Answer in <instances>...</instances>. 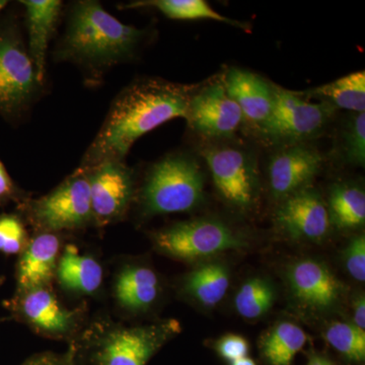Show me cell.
I'll return each instance as SVG.
<instances>
[{
	"label": "cell",
	"mask_w": 365,
	"mask_h": 365,
	"mask_svg": "<svg viewBox=\"0 0 365 365\" xmlns=\"http://www.w3.org/2000/svg\"><path fill=\"white\" fill-rule=\"evenodd\" d=\"M192 86L158 78H141L113 101L104 123L86 150L81 168L107 160H124L140 137L176 118L188 116Z\"/></svg>",
	"instance_id": "obj_1"
},
{
	"label": "cell",
	"mask_w": 365,
	"mask_h": 365,
	"mask_svg": "<svg viewBox=\"0 0 365 365\" xmlns=\"http://www.w3.org/2000/svg\"><path fill=\"white\" fill-rule=\"evenodd\" d=\"M145 37V31L121 23L100 2L81 0L72 4L54 58L71 62L91 83H100L113 67L131 61Z\"/></svg>",
	"instance_id": "obj_2"
},
{
	"label": "cell",
	"mask_w": 365,
	"mask_h": 365,
	"mask_svg": "<svg viewBox=\"0 0 365 365\" xmlns=\"http://www.w3.org/2000/svg\"><path fill=\"white\" fill-rule=\"evenodd\" d=\"M181 331L174 319L140 326L98 319L81 330L69 349L76 365H146Z\"/></svg>",
	"instance_id": "obj_3"
},
{
	"label": "cell",
	"mask_w": 365,
	"mask_h": 365,
	"mask_svg": "<svg viewBox=\"0 0 365 365\" xmlns=\"http://www.w3.org/2000/svg\"><path fill=\"white\" fill-rule=\"evenodd\" d=\"M204 199V174L195 158L170 153L148 170L141 189L143 215L155 216L188 212Z\"/></svg>",
	"instance_id": "obj_4"
},
{
	"label": "cell",
	"mask_w": 365,
	"mask_h": 365,
	"mask_svg": "<svg viewBox=\"0 0 365 365\" xmlns=\"http://www.w3.org/2000/svg\"><path fill=\"white\" fill-rule=\"evenodd\" d=\"M1 14L0 116L9 123L16 124L39 98L43 83L37 78L18 21L9 14L1 16Z\"/></svg>",
	"instance_id": "obj_5"
},
{
	"label": "cell",
	"mask_w": 365,
	"mask_h": 365,
	"mask_svg": "<svg viewBox=\"0 0 365 365\" xmlns=\"http://www.w3.org/2000/svg\"><path fill=\"white\" fill-rule=\"evenodd\" d=\"M20 209L39 232L60 234L93 225L88 172L79 167L46 195L26 198Z\"/></svg>",
	"instance_id": "obj_6"
},
{
	"label": "cell",
	"mask_w": 365,
	"mask_h": 365,
	"mask_svg": "<svg viewBox=\"0 0 365 365\" xmlns=\"http://www.w3.org/2000/svg\"><path fill=\"white\" fill-rule=\"evenodd\" d=\"M155 248L180 261H200L246 247V240L225 222L194 220L174 223L153 232Z\"/></svg>",
	"instance_id": "obj_7"
},
{
	"label": "cell",
	"mask_w": 365,
	"mask_h": 365,
	"mask_svg": "<svg viewBox=\"0 0 365 365\" xmlns=\"http://www.w3.org/2000/svg\"><path fill=\"white\" fill-rule=\"evenodd\" d=\"M4 304L11 319L48 339L71 343L83 329L86 309H68L60 302L51 287L16 292Z\"/></svg>",
	"instance_id": "obj_8"
},
{
	"label": "cell",
	"mask_w": 365,
	"mask_h": 365,
	"mask_svg": "<svg viewBox=\"0 0 365 365\" xmlns=\"http://www.w3.org/2000/svg\"><path fill=\"white\" fill-rule=\"evenodd\" d=\"M203 157L218 193L225 202L242 210L254 205L258 197V174L253 158L232 146L206 148Z\"/></svg>",
	"instance_id": "obj_9"
},
{
	"label": "cell",
	"mask_w": 365,
	"mask_h": 365,
	"mask_svg": "<svg viewBox=\"0 0 365 365\" xmlns=\"http://www.w3.org/2000/svg\"><path fill=\"white\" fill-rule=\"evenodd\" d=\"M86 170L90 182L93 225L102 227L121 220L135 194L133 170L124 160H107Z\"/></svg>",
	"instance_id": "obj_10"
},
{
	"label": "cell",
	"mask_w": 365,
	"mask_h": 365,
	"mask_svg": "<svg viewBox=\"0 0 365 365\" xmlns=\"http://www.w3.org/2000/svg\"><path fill=\"white\" fill-rule=\"evenodd\" d=\"M334 110L326 101L307 102L292 91L274 86L272 112L261 129L271 138L302 140L321 131Z\"/></svg>",
	"instance_id": "obj_11"
},
{
	"label": "cell",
	"mask_w": 365,
	"mask_h": 365,
	"mask_svg": "<svg viewBox=\"0 0 365 365\" xmlns=\"http://www.w3.org/2000/svg\"><path fill=\"white\" fill-rule=\"evenodd\" d=\"M187 120L198 133L217 138L232 136L244 116L223 83L216 81L193 93Z\"/></svg>",
	"instance_id": "obj_12"
},
{
	"label": "cell",
	"mask_w": 365,
	"mask_h": 365,
	"mask_svg": "<svg viewBox=\"0 0 365 365\" xmlns=\"http://www.w3.org/2000/svg\"><path fill=\"white\" fill-rule=\"evenodd\" d=\"M295 299L313 311H328L342 299L345 287L325 264L314 259L294 262L287 272Z\"/></svg>",
	"instance_id": "obj_13"
},
{
	"label": "cell",
	"mask_w": 365,
	"mask_h": 365,
	"mask_svg": "<svg viewBox=\"0 0 365 365\" xmlns=\"http://www.w3.org/2000/svg\"><path fill=\"white\" fill-rule=\"evenodd\" d=\"M276 223L289 237L319 242L328 235L331 220L328 206L312 189H304L282 200Z\"/></svg>",
	"instance_id": "obj_14"
},
{
	"label": "cell",
	"mask_w": 365,
	"mask_h": 365,
	"mask_svg": "<svg viewBox=\"0 0 365 365\" xmlns=\"http://www.w3.org/2000/svg\"><path fill=\"white\" fill-rule=\"evenodd\" d=\"M323 158L311 146L297 144L279 151L268 168L269 186L276 199L287 197L306 189L321 170Z\"/></svg>",
	"instance_id": "obj_15"
},
{
	"label": "cell",
	"mask_w": 365,
	"mask_h": 365,
	"mask_svg": "<svg viewBox=\"0 0 365 365\" xmlns=\"http://www.w3.org/2000/svg\"><path fill=\"white\" fill-rule=\"evenodd\" d=\"M61 251L59 234L39 232L30 239L16 263V292L51 287Z\"/></svg>",
	"instance_id": "obj_16"
},
{
	"label": "cell",
	"mask_w": 365,
	"mask_h": 365,
	"mask_svg": "<svg viewBox=\"0 0 365 365\" xmlns=\"http://www.w3.org/2000/svg\"><path fill=\"white\" fill-rule=\"evenodd\" d=\"M162 287L157 272L141 264H128L118 271L113 282L117 306L130 314L150 312L157 304Z\"/></svg>",
	"instance_id": "obj_17"
},
{
	"label": "cell",
	"mask_w": 365,
	"mask_h": 365,
	"mask_svg": "<svg viewBox=\"0 0 365 365\" xmlns=\"http://www.w3.org/2000/svg\"><path fill=\"white\" fill-rule=\"evenodd\" d=\"M20 4L25 9L29 55L38 79L44 83L48 47L58 25L63 4L58 0H23Z\"/></svg>",
	"instance_id": "obj_18"
},
{
	"label": "cell",
	"mask_w": 365,
	"mask_h": 365,
	"mask_svg": "<svg viewBox=\"0 0 365 365\" xmlns=\"http://www.w3.org/2000/svg\"><path fill=\"white\" fill-rule=\"evenodd\" d=\"M222 83L239 106L244 119L260 127L266 123L273 109V86L253 72L240 68H230Z\"/></svg>",
	"instance_id": "obj_19"
},
{
	"label": "cell",
	"mask_w": 365,
	"mask_h": 365,
	"mask_svg": "<svg viewBox=\"0 0 365 365\" xmlns=\"http://www.w3.org/2000/svg\"><path fill=\"white\" fill-rule=\"evenodd\" d=\"M54 281L67 294L88 297L100 292L104 270L95 257L81 253L76 245L68 244L62 248Z\"/></svg>",
	"instance_id": "obj_20"
},
{
	"label": "cell",
	"mask_w": 365,
	"mask_h": 365,
	"mask_svg": "<svg viewBox=\"0 0 365 365\" xmlns=\"http://www.w3.org/2000/svg\"><path fill=\"white\" fill-rule=\"evenodd\" d=\"M230 282V272L225 264L208 262L186 276L182 289L201 306L215 307L225 299Z\"/></svg>",
	"instance_id": "obj_21"
},
{
	"label": "cell",
	"mask_w": 365,
	"mask_h": 365,
	"mask_svg": "<svg viewBox=\"0 0 365 365\" xmlns=\"http://www.w3.org/2000/svg\"><path fill=\"white\" fill-rule=\"evenodd\" d=\"M307 340V334L299 326L290 322L278 323L262 337V356L270 365H292Z\"/></svg>",
	"instance_id": "obj_22"
},
{
	"label": "cell",
	"mask_w": 365,
	"mask_h": 365,
	"mask_svg": "<svg viewBox=\"0 0 365 365\" xmlns=\"http://www.w3.org/2000/svg\"><path fill=\"white\" fill-rule=\"evenodd\" d=\"M151 7L158 9L163 16L177 21L212 20L247 28L244 24L228 19L215 11L204 0H138L120 6L121 9H143Z\"/></svg>",
	"instance_id": "obj_23"
},
{
	"label": "cell",
	"mask_w": 365,
	"mask_h": 365,
	"mask_svg": "<svg viewBox=\"0 0 365 365\" xmlns=\"http://www.w3.org/2000/svg\"><path fill=\"white\" fill-rule=\"evenodd\" d=\"M331 223L341 230L362 227L365 222V193L352 184L334 187L329 199Z\"/></svg>",
	"instance_id": "obj_24"
},
{
	"label": "cell",
	"mask_w": 365,
	"mask_h": 365,
	"mask_svg": "<svg viewBox=\"0 0 365 365\" xmlns=\"http://www.w3.org/2000/svg\"><path fill=\"white\" fill-rule=\"evenodd\" d=\"M314 95L325 98L334 107L357 113H365V72L357 71L319 86Z\"/></svg>",
	"instance_id": "obj_25"
},
{
	"label": "cell",
	"mask_w": 365,
	"mask_h": 365,
	"mask_svg": "<svg viewBox=\"0 0 365 365\" xmlns=\"http://www.w3.org/2000/svg\"><path fill=\"white\" fill-rule=\"evenodd\" d=\"M275 300L272 284L264 278H253L245 282L235 297L237 314L247 319L261 318L270 311Z\"/></svg>",
	"instance_id": "obj_26"
},
{
	"label": "cell",
	"mask_w": 365,
	"mask_h": 365,
	"mask_svg": "<svg viewBox=\"0 0 365 365\" xmlns=\"http://www.w3.org/2000/svg\"><path fill=\"white\" fill-rule=\"evenodd\" d=\"M326 340L336 351L350 361L365 359V331L350 323L336 322L327 328Z\"/></svg>",
	"instance_id": "obj_27"
},
{
	"label": "cell",
	"mask_w": 365,
	"mask_h": 365,
	"mask_svg": "<svg viewBox=\"0 0 365 365\" xmlns=\"http://www.w3.org/2000/svg\"><path fill=\"white\" fill-rule=\"evenodd\" d=\"M30 241L25 222L16 213L0 215V253L6 256L20 255Z\"/></svg>",
	"instance_id": "obj_28"
},
{
	"label": "cell",
	"mask_w": 365,
	"mask_h": 365,
	"mask_svg": "<svg viewBox=\"0 0 365 365\" xmlns=\"http://www.w3.org/2000/svg\"><path fill=\"white\" fill-rule=\"evenodd\" d=\"M342 148L345 160L364 167L365 163V113L352 115L344 125Z\"/></svg>",
	"instance_id": "obj_29"
},
{
	"label": "cell",
	"mask_w": 365,
	"mask_h": 365,
	"mask_svg": "<svg viewBox=\"0 0 365 365\" xmlns=\"http://www.w3.org/2000/svg\"><path fill=\"white\" fill-rule=\"evenodd\" d=\"M346 269L352 278L359 282L365 281V237L357 235L350 241L345 250Z\"/></svg>",
	"instance_id": "obj_30"
},
{
	"label": "cell",
	"mask_w": 365,
	"mask_h": 365,
	"mask_svg": "<svg viewBox=\"0 0 365 365\" xmlns=\"http://www.w3.org/2000/svg\"><path fill=\"white\" fill-rule=\"evenodd\" d=\"M216 352L230 364L248 356L250 345L246 338L235 334L222 336L215 343Z\"/></svg>",
	"instance_id": "obj_31"
},
{
	"label": "cell",
	"mask_w": 365,
	"mask_h": 365,
	"mask_svg": "<svg viewBox=\"0 0 365 365\" xmlns=\"http://www.w3.org/2000/svg\"><path fill=\"white\" fill-rule=\"evenodd\" d=\"M25 194L11 179L4 163L0 160V207L11 202L21 203L26 200Z\"/></svg>",
	"instance_id": "obj_32"
},
{
	"label": "cell",
	"mask_w": 365,
	"mask_h": 365,
	"mask_svg": "<svg viewBox=\"0 0 365 365\" xmlns=\"http://www.w3.org/2000/svg\"><path fill=\"white\" fill-rule=\"evenodd\" d=\"M21 365H76L71 349L66 352H42L33 355Z\"/></svg>",
	"instance_id": "obj_33"
},
{
	"label": "cell",
	"mask_w": 365,
	"mask_h": 365,
	"mask_svg": "<svg viewBox=\"0 0 365 365\" xmlns=\"http://www.w3.org/2000/svg\"><path fill=\"white\" fill-rule=\"evenodd\" d=\"M353 325L360 330L365 331V299L364 295H360L354 304V322Z\"/></svg>",
	"instance_id": "obj_34"
},
{
	"label": "cell",
	"mask_w": 365,
	"mask_h": 365,
	"mask_svg": "<svg viewBox=\"0 0 365 365\" xmlns=\"http://www.w3.org/2000/svg\"><path fill=\"white\" fill-rule=\"evenodd\" d=\"M307 365H335L330 360L325 359V357L319 356V355H312Z\"/></svg>",
	"instance_id": "obj_35"
},
{
	"label": "cell",
	"mask_w": 365,
	"mask_h": 365,
	"mask_svg": "<svg viewBox=\"0 0 365 365\" xmlns=\"http://www.w3.org/2000/svg\"><path fill=\"white\" fill-rule=\"evenodd\" d=\"M232 365H257L253 359H249L248 356L244 359L237 360V361L232 362Z\"/></svg>",
	"instance_id": "obj_36"
},
{
	"label": "cell",
	"mask_w": 365,
	"mask_h": 365,
	"mask_svg": "<svg viewBox=\"0 0 365 365\" xmlns=\"http://www.w3.org/2000/svg\"><path fill=\"white\" fill-rule=\"evenodd\" d=\"M7 6H9V1H6V0H0V14L6 9Z\"/></svg>",
	"instance_id": "obj_37"
},
{
	"label": "cell",
	"mask_w": 365,
	"mask_h": 365,
	"mask_svg": "<svg viewBox=\"0 0 365 365\" xmlns=\"http://www.w3.org/2000/svg\"><path fill=\"white\" fill-rule=\"evenodd\" d=\"M4 277H2V276H0V287H1L2 284H4Z\"/></svg>",
	"instance_id": "obj_38"
},
{
	"label": "cell",
	"mask_w": 365,
	"mask_h": 365,
	"mask_svg": "<svg viewBox=\"0 0 365 365\" xmlns=\"http://www.w3.org/2000/svg\"><path fill=\"white\" fill-rule=\"evenodd\" d=\"M4 319H7L6 318V319H0V322L4 321Z\"/></svg>",
	"instance_id": "obj_39"
}]
</instances>
